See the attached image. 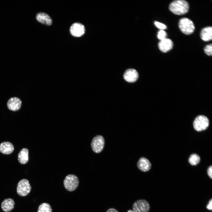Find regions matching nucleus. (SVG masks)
<instances>
[{
  "label": "nucleus",
  "mask_w": 212,
  "mask_h": 212,
  "mask_svg": "<svg viewBox=\"0 0 212 212\" xmlns=\"http://www.w3.org/2000/svg\"><path fill=\"white\" fill-rule=\"evenodd\" d=\"M189 5L186 1L178 0L172 2L170 4L169 9L173 14L182 15L186 14L188 11Z\"/></svg>",
  "instance_id": "nucleus-1"
},
{
  "label": "nucleus",
  "mask_w": 212,
  "mask_h": 212,
  "mask_svg": "<svg viewBox=\"0 0 212 212\" xmlns=\"http://www.w3.org/2000/svg\"><path fill=\"white\" fill-rule=\"evenodd\" d=\"M178 26L181 32L186 35L191 34L195 29L193 22L186 18H182L180 20Z\"/></svg>",
  "instance_id": "nucleus-2"
},
{
  "label": "nucleus",
  "mask_w": 212,
  "mask_h": 212,
  "mask_svg": "<svg viewBox=\"0 0 212 212\" xmlns=\"http://www.w3.org/2000/svg\"><path fill=\"white\" fill-rule=\"evenodd\" d=\"M79 184L78 177L75 175L69 174L65 177L64 180V185L65 188L69 191H74Z\"/></svg>",
  "instance_id": "nucleus-3"
},
{
  "label": "nucleus",
  "mask_w": 212,
  "mask_h": 212,
  "mask_svg": "<svg viewBox=\"0 0 212 212\" xmlns=\"http://www.w3.org/2000/svg\"><path fill=\"white\" fill-rule=\"evenodd\" d=\"M209 125V120L205 116L200 115L196 117L193 122L194 129L200 132L206 130Z\"/></svg>",
  "instance_id": "nucleus-4"
},
{
  "label": "nucleus",
  "mask_w": 212,
  "mask_h": 212,
  "mask_svg": "<svg viewBox=\"0 0 212 212\" xmlns=\"http://www.w3.org/2000/svg\"><path fill=\"white\" fill-rule=\"evenodd\" d=\"M31 187L29 181L26 179L21 180L18 183L16 191L18 194L21 196H25L30 192Z\"/></svg>",
  "instance_id": "nucleus-5"
},
{
  "label": "nucleus",
  "mask_w": 212,
  "mask_h": 212,
  "mask_svg": "<svg viewBox=\"0 0 212 212\" xmlns=\"http://www.w3.org/2000/svg\"><path fill=\"white\" fill-rule=\"evenodd\" d=\"M105 143V139L101 135H97L92 139L91 143V147L94 152L96 153H100L103 150Z\"/></svg>",
  "instance_id": "nucleus-6"
},
{
  "label": "nucleus",
  "mask_w": 212,
  "mask_h": 212,
  "mask_svg": "<svg viewBox=\"0 0 212 212\" xmlns=\"http://www.w3.org/2000/svg\"><path fill=\"white\" fill-rule=\"evenodd\" d=\"M150 208L149 203L145 199L138 200L132 205L133 210L135 212H148Z\"/></svg>",
  "instance_id": "nucleus-7"
},
{
  "label": "nucleus",
  "mask_w": 212,
  "mask_h": 212,
  "mask_svg": "<svg viewBox=\"0 0 212 212\" xmlns=\"http://www.w3.org/2000/svg\"><path fill=\"white\" fill-rule=\"evenodd\" d=\"M85 27L82 24L79 23H75L71 26L70 32L72 36L77 37H80L85 33Z\"/></svg>",
  "instance_id": "nucleus-8"
},
{
  "label": "nucleus",
  "mask_w": 212,
  "mask_h": 212,
  "mask_svg": "<svg viewBox=\"0 0 212 212\" xmlns=\"http://www.w3.org/2000/svg\"><path fill=\"white\" fill-rule=\"evenodd\" d=\"M21 101L19 98L14 97L10 98L7 102V106L10 110L16 111L20 108L21 105Z\"/></svg>",
  "instance_id": "nucleus-9"
},
{
  "label": "nucleus",
  "mask_w": 212,
  "mask_h": 212,
  "mask_svg": "<svg viewBox=\"0 0 212 212\" xmlns=\"http://www.w3.org/2000/svg\"><path fill=\"white\" fill-rule=\"evenodd\" d=\"M173 43L170 39L166 38L160 40L158 44L159 49L162 52H166L173 48Z\"/></svg>",
  "instance_id": "nucleus-10"
},
{
  "label": "nucleus",
  "mask_w": 212,
  "mask_h": 212,
  "mask_svg": "<svg viewBox=\"0 0 212 212\" xmlns=\"http://www.w3.org/2000/svg\"><path fill=\"white\" fill-rule=\"evenodd\" d=\"M124 79L129 82H133L137 80L138 77V73L134 69H130L127 70L123 76Z\"/></svg>",
  "instance_id": "nucleus-11"
},
{
  "label": "nucleus",
  "mask_w": 212,
  "mask_h": 212,
  "mask_svg": "<svg viewBox=\"0 0 212 212\" xmlns=\"http://www.w3.org/2000/svg\"><path fill=\"white\" fill-rule=\"evenodd\" d=\"M138 169L143 172L148 171L151 168V164L150 161L146 158H141L137 163Z\"/></svg>",
  "instance_id": "nucleus-12"
},
{
  "label": "nucleus",
  "mask_w": 212,
  "mask_h": 212,
  "mask_svg": "<svg viewBox=\"0 0 212 212\" xmlns=\"http://www.w3.org/2000/svg\"><path fill=\"white\" fill-rule=\"evenodd\" d=\"M36 19L39 22L47 25H50L52 23V20L47 14L43 12L38 13L36 16Z\"/></svg>",
  "instance_id": "nucleus-13"
},
{
  "label": "nucleus",
  "mask_w": 212,
  "mask_h": 212,
  "mask_svg": "<svg viewBox=\"0 0 212 212\" xmlns=\"http://www.w3.org/2000/svg\"><path fill=\"white\" fill-rule=\"evenodd\" d=\"M15 203L11 198H8L3 200L1 203V208L5 212H9L13 209Z\"/></svg>",
  "instance_id": "nucleus-14"
},
{
  "label": "nucleus",
  "mask_w": 212,
  "mask_h": 212,
  "mask_svg": "<svg viewBox=\"0 0 212 212\" xmlns=\"http://www.w3.org/2000/svg\"><path fill=\"white\" fill-rule=\"evenodd\" d=\"M13 145L9 142H4L0 144V152L4 154H9L13 151Z\"/></svg>",
  "instance_id": "nucleus-15"
},
{
  "label": "nucleus",
  "mask_w": 212,
  "mask_h": 212,
  "mask_svg": "<svg viewBox=\"0 0 212 212\" xmlns=\"http://www.w3.org/2000/svg\"><path fill=\"white\" fill-rule=\"evenodd\" d=\"M200 36L201 39L204 41H210L212 39V28L208 26L204 28L201 30Z\"/></svg>",
  "instance_id": "nucleus-16"
},
{
  "label": "nucleus",
  "mask_w": 212,
  "mask_h": 212,
  "mask_svg": "<svg viewBox=\"0 0 212 212\" xmlns=\"http://www.w3.org/2000/svg\"><path fill=\"white\" fill-rule=\"evenodd\" d=\"M18 159L21 164L26 163L29 160V150L26 148H23L19 153Z\"/></svg>",
  "instance_id": "nucleus-17"
},
{
  "label": "nucleus",
  "mask_w": 212,
  "mask_h": 212,
  "mask_svg": "<svg viewBox=\"0 0 212 212\" xmlns=\"http://www.w3.org/2000/svg\"><path fill=\"white\" fill-rule=\"evenodd\" d=\"M200 159V156L198 154L193 153L190 156L188 159V161L191 165H196L199 163Z\"/></svg>",
  "instance_id": "nucleus-18"
},
{
  "label": "nucleus",
  "mask_w": 212,
  "mask_h": 212,
  "mask_svg": "<svg viewBox=\"0 0 212 212\" xmlns=\"http://www.w3.org/2000/svg\"><path fill=\"white\" fill-rule=\"evenodd\" d=\"M37 212H52V209L49 204L44 203L39 206Z\"/></svg>",
  "instance_id": "nucleus-19"
},
{
  "label": "nucleus",
  "mask_w": 212,
  "mask_h": 212,
  "mask_svg": "<svg viewBox=\"0 0 212 212\" xmlns=\"http://www.w3.org/2000/svg\"><path fill=\"white\" fill-rule=\"evenodd\" d=\"M167 33L164 30H160L158 32L157 37L160 40L166 38Z\"/></svg>",
  "instance_id": "nucleus-20"
},
{
  "label": "nucleus",
  "mask_w": 212,
  "mask_h": 212,
  "mask_svg": "<svg viewBox=\"0 0 212 212\" xmlns=\"http://www.w3.org/2000/svg\"><path fill=\"white\" fill-rule=\"evenodd\" d=\"M205 53L207 55L211 56L212 55V45L210 44L207 45L204 49Z\"/></svg>",
  "instance_id": "nucleus-21"
},
{
  "label": "nucleus",
  "mask_w": 212,
  "mask_h": 212,
  "mask_svg": "<svg viewBox=\"0 0 212 212\" xmlns=\"http://www.w3.org/2000/svg\"><path fill=\"white\" fill-rule=\"evenodd\" d=\"M154 24L155 26L160 30H163L166 29V26L163 24L157 21H155Z\"/></svg>",
  "instance_id": "nucleus-22"
},
{
  "label": "nucleus",
  "mask_w": 212,
  "mask_h": 212,
  "mask_svg": "<svg viewBox=\"0 0 212 212\" xmlns=\"http://www.w3.org/2000/svg\"><path fill=\"white\" fill-rule=\"evenodd\" d=\"M207 172L208 176L211 179L212 178V166L211 165L208 168Z\"/></svg>",
  "instance_id": "nucleus-23"
},
{
  "label": "nucleus",
  "mask_w": 212,
  "mask_h": 212,
  "mask_svg": "<svg viewBox=\"0 0 212 212\" xmlns=\"http://www.w3.org/2000/svg\"><path fill=\"white\" fill-rule=\"evenodd\" d=\"M212 199H211V200L209 201L208 204L206 206L208 210H211L212 209Z\"/></svg>",
  "instance_id": "nucleus-24"
},
{
  "label": "nucleus",
  "mask_w": 212,
  "mask_h": 212,
  "mask_svg": "<svg viewBox=\"0 0 212 212\" xmlns=\"http://www.w3.org/2000/svg\"><path fill=\"white\" fill-rule=\"evenodd\" d=\"M106 212H119V211L115 208H110L108 209Z\"/></svg>",
  "instance_id": "nucleus-25"
},
{
  "label": "nucleus",
  "mask_w": 212,
  "mask_h": 212,
  "mask_svg": "<svg viewBox=\"0 0 212 212\" xmlns=\"http://www.w3.org/2000/svg\"><path fill=\"white\" fill-rule=\"evenodd\" d=\"M127 212H135L133 210L131 209L129 210Z\"/></svg>",
  "instance_id": "nucleus-26"
}]
</instances>
